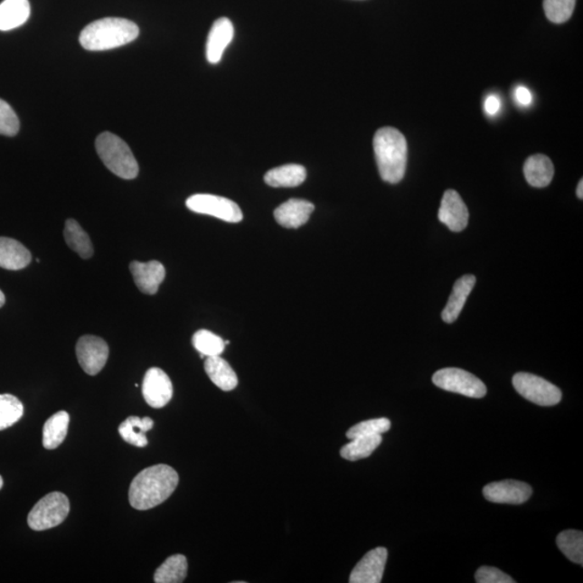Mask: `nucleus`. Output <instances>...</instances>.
<instances>
[{"instance_id": "36", "label": "nucleus", "mask_w": 583, "mask_h": 583, "mask_svg": "<svg viewBox=\"0 0 583 583\" xmlns=\"http://www.w3.org/2000/svg\"><path fill=\"white\" fill-rule=\"evenodd\" d=\"M485 113L488 116H495L501 109V101L496 96L487 97L484 103Z\"/></svg>"}, {"instance_id": "20", "label": "nucleus", "mask_w": 583, "mask_h": 583, "mask_svg": "<svg viewBox=\"0 0 583 583\" xmlns=\"http://www.w3.org/2000/svg\"><path fill=\"white\" fill-rule=\"evenodd\" d=\"M31 15L29 0H4L0 4V31L7 32L26 24Z\"/></svg>"}, {"instance_id": "31", "label": "nucleus", "mask_w": 583, "mask_h": 583, "mask_svg": "<svg viewBox=\"0 0 583 583\" xmlns=\"http://www.w3.org/2000/svg\"><path fill=\"white\" fill-rule=\"evenodd\" d=\"M576 0H543V10L549 21L555 24L568 22L574 14Z\"/></svg>"}, {"instance_id": "39", "label": "nucleus", "mask_w": 583, "mask_h": 583, "mask_svg": "<svg viewBox=\"0 0 583 583\" xmlns=\"http://www.w3.org/2000/svg\"><path fill=\"white\" fill-rule=\"evenodd\" d=\"M3 485H4V480H3L2 475H0V490H2Z\"/></svg>"}, {"instance_id": "35", "label": "nucleus", "mask_w": 583, "mask_h": 583, "mask_svg": "<svg viewBox=\"0 0 583 583\" xmlns=\"http://www.w3.org/2000/svg\"><path fill=\"white\" fill-rule=\"evenodd\" d=\"M515 99L521 107H529L532 99L531 93L525 87H518L515 90Z\"/></svg>"}, {"instance_id": "8", "label": "nucleus", "mask_w": 583, "mask_h": 583, "mask_svg": "<svg viewBox=\"0 0 583 583\" xmlns=\"http://www.w3.org/2000/svg\"><path fill=\"white\" fill-rule=\"evenodd\" d=\"M186 207L194 213L214 216L229 223H239L243 220L242 211L236 202L215 194H193L186 200Z\"/></svg>"}, {"instance_id": "17", "label": "nucleus", "mask_w": 583, "mask_h": 583, "mask_svg": "<svg viewBox=\"0 0 583 583\" xmlns=\"http://www.w3.org/2000/svg\"><path fill=\"white\" fill-rule=\"evenodd\" d=\"M475 277L472 275H465L460 277L455 283L451 296L448 298L446 308L442 313V319L447 324H453L458 319L460 313L465 306L466 298L470 296L472 290L475 286Z\"/></svg>"}, {"instance_id": "33", "label": "nucleus", "mask_w": 583, "mask_h": 583, "mask_svg": "<svg viewBox=\"0 0 583 583\" xmlns=\"http://www.w3.org/2000/svg\"><path fill=\"white\" fill-rule=\"evenodd\" d=\"M20 130V121L13 108L0 99V135L14 136Z\"/></svg>"}, {"instance_id": "24", "label": "nucleus", "mask_w": 583, "mask_h": 583, "mask_svg": "<svg viewBox=\"0 0 583 583\" xmlns=\"http://www.w3.org/2000/svg\"><path fill=\"white\" fill-rule=\"evenodd\" d=\"M70 425L69 413L61 410L52 416L43 426L42 444L47 449H55L61 446L68 436Z\"/></svg>"}, {"instance_id": "4", "label": "nucleus", "mask_w": 583, "mask_h": 583, "mask_svg": "<svg viewBox=\"0 0 583 583\" xmlns=\"http://www.w3.org/2000/svg\"><path fill=\"white\" fill-rule=\"evenodd\" d=\"M99 157L107 168L124 180H133L138 175V165L127 144L110 132H103L96 141Z\"/></svg>"}, {"instance_id": "6", "label": "nucleus", "mask_w": 583, "mask_h": 583, "mask_svg": "<svg viewBox=\"0 0 583 583\" xmlns=\"http://www.w3.org/2000/svg\"><path fill=\"white\" fill-rule=\"evenodd\" d=\"M433 384L449 392L465 397L481 399L486 396L484 382L462 369L448 368L437 371L432 377Z\"/></svg>"}, {"instance_id": "11", "label": "nucleus", "mask_w": 583, "mask_h": 583, "mask_svg": "<svg viewBox=\"0 0 583 583\" xmlns=\"http://www.w3.org/2000/svg\"><path fill=\"white\" fill-rule=\"evenodd\" d=\"M531 487L526 483L505 480L494 482L483 490V495L488 502L495 503L521 504L531 498Z\"/></svg>"}, {"instance_id": "37", "label": "nucleus", "mask_w": 583, "mask_h": 583, "mask_svg": "<svg viewBox=\"0 0 583 583\" xmlns=\"http://www.w3.org/2000/svg\"><path fill=\"white\" fill-rule=\"evenodd\" d=\"M577 197L579 199L583 198V181L579 182L578 187H577Z\"/></svg>"}, {"instance_id": "14", "label": "nucleus", "mask_w": 583, "mask_h": 583, "mask_svg": "<svg viewBox=\"0 0 583 583\" xmlns=\"http://www.w3.org/2000/svg\"><path fill=\"white\" fill-rule=\"evenodd\" d=\"M315 205L307 200L290 199L275 210V219L277 224L285 229H298L307 223Z\"/></svg>"}, {"instance_id": "1", "label": "nucleus", "mask_w": 583, "mask_h": 583, "mask_svg": "<svg viewBox=\"0 0 583 583\" xmlns=\"http://www.w3.org/2000/svg\"><path fill=\"white\" fill-rule=\"evenodd\" d=\"M180 477L170 465L148 466L133 479L129 502L133 508L146 511L165 503L179 485Z\"/></svg>"}, {"instance_id": "23", "label": "nucleus", "mask_w": 583, "mask_h": 583, "mask_svg": "<svg viewBox=\"0 0 583 583\" xmlns=\"http://www.w3.org/2000/svg\"><path fill=\"white\" fill-rule=\"evenodd\" d=\"M154 421L149 418L130 416L119 426V435L127 443L136 447H146L148 444L146 432L152 430Z\"/></svg>"}, {"instance_id": "15", "label": "nucleus", "mask_w": 583, "mask_h": 583, "mask_svg": "<svg viewBox=\"0 0 583 583\" xmlns=\"http://www.w3.org/2000/svg\"><path fill=\"white\" fill-rule=\"evenodd\" d=\"M130 270L138 290L148 296H154L158 292L165 277L164 265L157 260L148 263L132 262Z\"/></svg>"}, {"instance_id": "12", "label": "nucleus", "mask_w": 583, "mask_h": 583, "mask_svg": "<svg viewBox=\"0 0 583 583\" xmlns=\"http://www.w3.org/2000/svg\"><path fill=\"white\" fill-rule=\"evenodd\" d=\"M386 548H376L366 553L350 575V583H380L386 568Z\"/></svg>"}, {"instance_id": "5", "label": "nucleus", "mask_w": 583, "mask_h": 583, "mask_svg": "<svg viewBox=\"0 0 583 583\" xmlns=\"http://www.w3.org/2000/svg\"><path fill=\"white\" fill-rule=\"evenodd\" d=\"M70 513V501L63 493L48 494L31 510L27 523L33 531H42L62 524Z\"/></svg>"}, {"instance_id": "38", "label": "nucleus", "mask_w": 583, "mask_h": 583, "mask_svg": "<svg viewBox=\"0 0 583 583\" xmlns=\"http://www.w3.org/2000/svg\"><path fill=\"white\" fill-rule=\"evenodd\" d=\"M5 303V294L0 290V307H3Z\"/></svg>"}, {"instance_id": "26", "label": "nucleus", "mask_w": 583, "mask_h": 583, "mask_svg": "<svg viewBox=\"0 0 583 583\" xmlns=\"http://www.w3.org/2000/svg\"><path fill=\"white\" fill-rule=\"evenodd\" d=\"M65 241L82 259H90L93 255V246L90 237L81 229L75 220L66 221L64 230Z\"/></svg>"}, {"instance_id": "34", "label": "nucleus", "mask_w": 583, "mask_h": 583, "mask_svg": "<svg viewBox=\"0 0 583 583\" xmlns=\"http://www.w3.org/2000/svg\"><path fill=\"white\" fill-rule=\"evenodd\" d=\"M475 581L477 583H514L515 581L510 576L504 574L503 571L495 568H488L483 566L477 569L475 574Z\"/></svg>"}, {"instance_id": "29", "label": "nucleus", "mask_w": 583, "mask_h": 583, "mask_svg": "<svg viewBox=\"0 0 583 583\" xmlns=\"http://www.w3.org/2000/svg\"><path fill=\"white\" fill-rule=\"evenodd\" d=\"M24 408L13 394H0V431L14 426L24 416Z\"/></svg>"}, {"instance_id": "3", "label": "nucleus", "mask_w": 583, "mask_h": 583, "mask_svg": "<svg viewBox=\"0 0 583 583\" xmlns=\"http://www.w3.org/2000/svg\"><path fill=\"white\" fill-rule=\"evenodd\" d=\"M140 30L135 22L105 18L92 22L82 30L80 42L89 52H105L135 42Z\"/></svg>"}, {"instance_id": "7", "label": "nucleus", "mask_w": 583, "mask_h": 583, "mask_svg": "<svg viewBox=\"0 0 583 583\" xmlns=\"http://www.w3.org/2000/svg\"><path fill=\"white\" fill-rule=\"evenodd\" d=\"M512 382L522 397L541 407H553L562 400V391L540 376L518 373L513 376Z\"/></svg>"}, {"instance_id": "32", "label": "nucleus", "mask_w": 583, "mask_h": 583, "mask_svg": "<svg viewBox=\"0 0 583 583\" xmlns=\"http://www.w3.org/2000/svg\"><path fill=\"white\" fill-rule=\"evenodd\" d=\"M390 428L391 423L388 418L366 420L350 428L347 437L349 440H353V438L359 437L379 436L390 430Z\"/></svg>"}, {"instance_id": "30", "label": "nucleus", "mask_w": 583, "mask_h": 583, "mask_svg": "<svg viewBox=\"0 0 583 583\" xmlns=\"http://www.w3.org/2000/svg\"><path fill=\"white\" fill-rule=\"evenodd\" d=\"M193 345L200 354L204 357L221 355L225 350V342L214 333L208 330H200L193 336Z\"/></svg>"}, {"instance_id": "13", "label": "nucleus", "mask_w": 583, "mask_h": 583, "mask_svg": "<svg viewBox=\"0 0 583 583\" xmlns=\"http://www.w3.org/2000/svg\"><path fill=\"white\" fill-rule=\"evenodd\" d=\"M437 216L438 221L454 232L463 231L468 226L469 211L456 191L444 193Z\"/></svg>"}, {"instance_id": "2", "label": "nucleus", "mask_w": 583, "mask_h": 583, "mask_svg": "<svg viewBox=\"0 0 583 583\" xmlns=\"http://www.w3.org/2000/svg\"><path fill=\"white\" fill-rule=\"evenodd\" d=\"M373 146L381 179L390 184H398L407 170V138L394 127H385L376 132Z\"/></svg>"}, {"instance_id": "27", "label": "nucleus", "mask_w": 583, "mask_h": 583, "mask_svg": "<svg viewBox=\"0 0 583 583\" xmlns=\"http://www.w3.org/2000/svg\"><path fill=\"white\" fill-rule=\"evenodd\" d=\"M381 435L353 438L352 442L341 449L342 457L350 460V462L368 458L381 446Z\"/></svg>"}, {"instance_id": "28", "label": "nucleus", "mask_w": 583, "mask_h": 583, "mask_svg": "<svg viewBox=\"0 0 583 583\" xmlns=\"http://www.w3.org/2000/svg\"><path fill=\"white\" fill-rule=\"evenodd\" d=\"M558 547L571 562L583 565V534L580 531H565L557 538Z\"/></svg>"}, {"instance_id": "9", "label": "nucleus", "mask_w": 583, "mask_h": 583, "mask_svg": "<svg viewBox=\"0 0 583 583\" xmlns=\"http://www.w3.org/2000/svg\"><path fill=\"white\" fill-rule=\"evenodd\" d=\"M78 362L88 375H97L108 362L109 348L102 338L86 335L80 338L76 346Z\"/></svg>"}, {"instance_id": "16", "label": "nucleus", "mask_w": 583, "mask_h": 583, "mask_svg": "<svg viewBox=\"0 0 583 583\" xmlns=\"http://www.w3.org/2000/svg\"><path fill=\"white\" fill-rule=\"evenodd\" d=\"M233 25L227 18L216 20L211 27L207 42V59L211 64H218L227 47L232 42Z\"/></svg>"}, {"instance_id": "10", "label": "nucleus", "mask_w": 583, "mask_h": 583, "mask_svg": "<svg viewBox=\"0 0 583 583\" xmlns=\"http://www.w3.org/2000/svg\"><path fill=\"white\" fill-rule=\"evenodd\" d=\"M142 393L149 407L161 409L174 397V386L163 370L152 368L144 376Z\"/></svg>"}, {"instance_id": "18", "label": "nucleus", "mask_w": 583, "mask_h": 583, "mask_svg": "<svg viewBox=\"0 0 583 583\" xmlns=\"http://www.w3.org/2000/svg\"><path fill=\"white\" fill-rule=\"evenodd\" d=\"M32 255L24 244L14 239L0 237V268L21 270L30 265Z\"/></svg>"}, {"instance_id": "22", "label": "nucleus", "mask_w": 583, "mask_h": 583, "mask_svg": "<svg viewBox=\"0 0 583 583\" xmlns=\"http://www.w3.org/2000/svg\"><path fill=\"white\" fill-rule=\"evenodd\" d=\"M306 176L303 165H286L269 170L265 175V183L271 187H296L303 184Z\"/></svg>"}, {"instance_id": "21", "label": "nucleus", "mask_w": 583, "mask_h": 583, "mask_svg": "<svg viewBox=\"0 0 583 583\" xmlns=\"http://www.w3.org/2000/svg\"><path fill=\"white\" fill-rule=\"evenodd\" d=\"M205 373L216 387L223 391H231L238 385V377L235 371L221 355L208 357L204 362Z\"/></svg>"}, {"instance_id": "19", "label": "nucleus", "mask_w": 583, "mask_h": 583, "mask_svg": "<svg viewBox=\"0 0 583 583\" xmlns=\"http://www.w3.org/2000/svg\"><path fill=\"white\" fill-rule=\"evenodd\" d=\"M524 175L532 187H547L554 176V165L547 155L537 154L525 161Z\"/></svg>"}, {"instance_id": "25", "label": "nucleus", "mask_w": 583, "mask_h": 583, "mask_svg": "<svg viewBox=\"0 0 583 583\" xmlns=\"http://www.w3.org/2000/svg\"><path fill=\"white\" fill-rule=\"evenodd\" d=\"M187 559L185 555L175 554L165 560V563L155 570V583H181L187 576Z\"/></svg>"}]
</instances>
